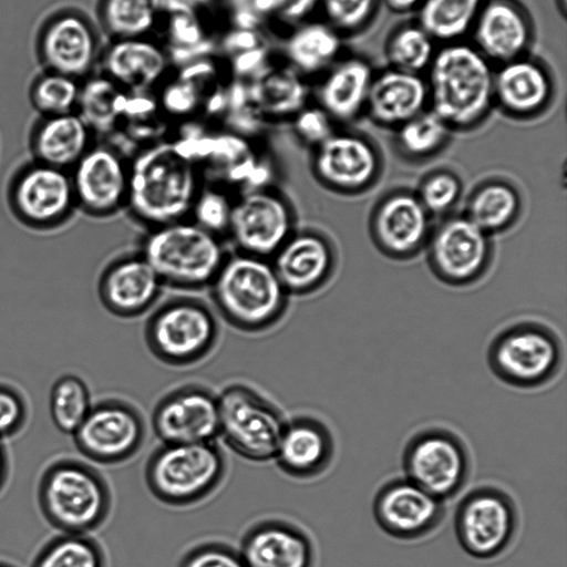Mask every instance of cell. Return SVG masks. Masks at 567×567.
Returning <instances> with one entry per match:
<instances>
[{
	"mask_svg": "<svg viewBox=\"0 0 567 567\" xmlns=\"http://www.w3.org/2000/svg\"><path fill=\"white\" fill-rule=\"evenodd\" d=\"M401 462L405 478L445 503L466 487L473 466L462 436L442 426L423 427L412 434Z\"/></svg>",
	"mask_w": 567,
	"mask_h": 567,
	"instance_id": "ba28073f",
	"label": "cell"
},
{
	"mask_svg": "<svg viewBox=\"0 0 567 567\" xmlns=\"http://www.w3.org/2000/svg\"><path fill=\"white\" fill-rule=\"evenodd\" d=\"M10 474V461L3 441L0 440V493L6 487Z\"/></svg>",
	"mask_w": 567,
	"mask_h": 567,
	"instance_id": "816d5d0a",
	"label": "cell"
},
{
	"mask_svg": "<svg viewBox=\"0 0 567 567\" xmlns=\"http://www.w3.org/2000/svg\"><path fill=\"white\" fill-rule=\"evenodd\" d=\"M334 455L330 427L318 417L300 415L286 422L274 460L288 476L310 480L329 470Z\"/></svg>",
	"mask_w": 567,
	"mask_h": 567,
	"instance_id": "cb8c5ba5",
	"label": "cell"
},
{
	"mask_svg": "<svg viewBox=\"0 0 567 567\" xmlns=\"http://www.w3.org/2000/svg\"><path fill=\"white\" fill-rule=\"evenodd\" d=\"M378 0H319L326 22L341 34L362 29L372 18Z\"/></svg>",
	"mask_w": 567,
	"mask_h": 567,
	"instance_id": "f6af8a7d",
	"label": "cell"
},
{
	"mask_svg": "<svg viewBox=\"0 0 567 567\" xmlns=\"http://www.w3.org/2000/svg\"><path fill=\"white\" fill-rule=\"evenodd\" d=\"M198 103V93L195 83L185 78L166 87L162 96V104L173 115L185 116L193 112Z\"/></svg>",
	"mask_w": 567,
	"mask_h": 567,
	"instance_id": "f907efd6",
	"label": "cell"
},
{
	"mask_svg": "<svg viewBox=\"0 0 567 567\" xmlns=\"http://www.w3.org/2000/svg\"><path fill=\"white\" fill-rule=\"evenodd\" d=\"M311 169L319 183L341 194H355L372 186L381 172V158L364 136L334 132L312 148Z\"/></svg>",
	"mask_w": 567,
	"mask_h": 567,
	"instance_id": "ac0fdd59",
	"label": "cell"
},
{
	"mask_svg": "<svg viewBox=\"0 0 567 567\" xmlns=\"http://www.w3.org/2000/svg\"><path fill=\"white\" fill-rule=\"evenodd\" d=\"M29 416L28 403L14 386L0 383V440L20 433Z\"/></svg>",
	"mask_w": 567,
	"mask_h": 567,
	"instance_id": "7dc6e473",
	"label": "cell"
},
{
	"mask_svg": "<svg viewBox=\"0 0 567 567\" xmlns=\"http://www.w3.org/2000/svg\"><path fill=\"white\" fill-rule=\"evenodd\" d=\"M519 210L520 197L511 184L488 181L473 192L464 215L489 235L511 226Z\"/></svg>",
	"mask_w": 567,
	"mask_h": 567,
	"instance_id": "836d02e7",
	"label": "cell"
},
{
	"mask_svg": "<svg viewBox=\"0 0 567 567\" xmlns=\"http://www.w3.org/2000/svg\"><path fill=\"white\" fill-rule=\"evenodd\" d=\"M203 176L198 164L174 142L150 144L128 161L125 208L148 228L186 219Z\"/></svg>",
	"mask_w": 567,
	"mask_h": 567,
	"instance_id": "6da1fadb",
	"label": "cell"
},
{
	"mask_svg": "<svg viewBox=\"0 0 567 567\" xmlns=\"http://www.w3.org/2000/svg\"><path fill=\"white\" fill-rule=\"evenodd\" d=\"M473 45L493 64L524 56L532 25L512 0H485L472 28Z\"/></svg>",
	"mask_w": 567,
	"mask_h": 567,
	"instance_id": "484cf974",
	"label": "cell"
},
{
	"mask_svg": "<svg viewBox=\"0 0 567 567\" xmlns=\"http://www.w3.org/2000/svg\"><path fill=\"white\" fill-rule=\"evenodd\" d=\"M127 92L101 73L81 81L76 113L92 132L106 131L123 115Z\"/></svg>",
	"mask_w": 567,
	"mask_h": 567,
	"instance_id": "8d00e7d4",
	"label": "cell"
},
{
	"mask_svg": "<svg viewBox=\"0 0 567 567\" xmlns=\"http://www.w3.org/2000/svg\"><path fill=\"white\" fill-rule=\"evenodd\" d=\"M239 555L246 567H313L315 546L298 526L281 519H267L244 535Z\"/></svg>",
	"mask_w": 567,
	"mask_h": 567,
	"instance_id": "d4e9b609",
	"label": "cell"
},
{
	"mask_svg": "<svg viewBox=\"0 0 567 567\" xmlns=\"http://www.w3.org/2000/svg\"><path fill=\"white\" fill-rule=\"evenodd\" d=\"M461 190L457 176L449 171H436L423 179L416 196L430 216L443 215L456 204Z\"/></svg>",
	"mask_w": 567,
	"mask_h": 567,
	"instance_id": "ee69618b",
	"label": "cell"
},
{
	"mask_svg": "<svg viewBox=\"0 0 567 567\" xmlns=\"http://www.w3.org/2000/svg\"><path fill=\"white\" fill-rule=\"evenodd\" d=\"M92 405L89 386L80 377L64 374L53 383L49 401L50 415L60 432L72 436Z\"/></svg>",
	"mask_w": 567,
	"mask_h": 567,
	"instance_id": "ab89813d",
	"label": "cell"
},
{
	"mask_svg": "<svg viewBox=\"0 0 567 567\" xmlns=\"http://www.w3.org/2000/svg\"><path fill=\"white\" fill-rule=\"evenodd\" d=\"M235 197L228 186L204 182L193 202L188 219L224 238L227 236Z\"/></svg>",
	"mask_w": 567,
	"mask_h": 567,
	"instance_id": "7bdbcfd3",
	"label": "cell"
},
{
	"mask_svg": "<svg viewBox=\"0 0 567 567\" xmlns=\"http://www.w3.org/2000/svg\"><path fill=\"white\" fill-rule=\"evenodd\" d=\"M519 511L504 488L484 484L468 491L454 513V533L461 548L480 560L494 559L515 542Z\"/></svg>",
	"mask_w": 567,
	"mask_h": 567,
	"instance_id": "9c48e42d",
	"label": "cell"
},
{
	"mask_svg": "<svg viewBox=\"0 0 567 567\" xmlns=\"http://www.w3.org/2000/svg\"><path fill=\"white\" fill-rule=\"evenodd\" d=\"M251 102L265 118H292L307 105V91L295 69L266 71L256 81Z\"/></svg>",
	"mask_w": 567,
	"mask_h": 567,
	"instance_id": "d6a6232c",
	"label": "cell"
},
{
	"mask_svg": "<svg viewBox=\"0 0 567 567\" xmlns=\"http://www.w3.org/2000/svg\"><path fill=\"white\" fill-rule=\"evenodd\" d=\"M34 51L42 70L82 81L92 74L99 62L100 37L85 12L75 7H62L40 23Z\"/></svg>",
	"mask_w": 567,
	"mask_h": 567,
	"instance_id": "5bb4252c",
	"label": "cell"
},
{
	"mask_svg": "<svg viewBox=\"0 0 567 567\" xmlns=\"http://www.w3.org/2000/svg\"><path fill=\"white\" fill-rule=\"evenodd\" d=\"M165 0H99L96 14L112 39L141 38L158 22Z\"/></svg>",
	"mask_w": 567,
	"mask_h": 567,
	"instance_id": "d590c367",
	"label": "cell"
},
{
	"mask_svg": "<svg viewBox=\"0 0 567 567\" xmlns=\"http://www.w3.org/2000/svg\"><path fill=\"white\" fill-rule=\"evenodd\" d=\"M485 0H422L417 23L436 41H461L472 31Z\"/></svg>",
	"mask_w": 567,
	"mask_h": 567,
	"instance_id": "e575fe53",
	"label": "cell"
},
{
	"mask_svg": "<svg viewBox=\"0 0 567 567\" xmlns=\"http://www.w3.org/2000/svg\"><path fill=\"white\" fill-rule=\"evenodd\" d=\"M488 234L465 215L445 218L429 237V258L445 282L465 285L477 279L491 257Z\"/></svg>",
	"mask_w": 567,
	"mask_h": 567,
	"instance_id": "d6986e66",
	"label": "cell"
},
{
	"mask_svg": "<svg viewBox=\"0 0 567 567\" xmlns=\"http://www.w3.org/2000/svg\"><path fill=\"white\" fill-rule=\"evenodd\" d=\"M486 361L502 383L536 390L550 384L560 373L564 350L559 338L539 324H518L493 339Z\"/></svg>",
	"mask_w": 567,
	"mask_h": 567,
	"instance_id": "52a82bcc",
	"label": "cell"
},
{
	"mask_svg": "<svg viewBox=\"0 0 567 567\" xmlns=\"http://www.w3.org/2000/svg\"><path fill=\"white\" fill-rule=\"evenodd\" d=\"M375 244L386 255L405 258L420 250L430 237V214L416 194L395 190L383 196L371 216Z\"/></svg>",
	"mask_w": 567,
	"mask_h": 567,
	"instance_id": "44dd1931",
	"label": "cell"
},
{
	"mask_svg": "<svg viewBox=\"0 0 567 567\" xmlns=\"http://www.w3.org/2000/svg\"><path fill=\"white\" fill-rule=\"evenodd\" d=\"M138 252L163 285L182 289L209 287L228 255L221 237L188 218L148 228Z\"/></svg>",
	"mask_w": 567,
	"mask_h": 567,
	"instance_id": "5b68a950",
	"label": "cell"
},
{
	"mask_svg": "<svg viewBox=\"0 0 567 567\" xmlns=\"http://www.w3.org/2000/svg\"><path fill=\"white\" fill-rule=\"evenodd\" d=\"M218 323L204 302L173 299L150 317L145 341L153 355L165 364L185 367L204 359L215 347Z\"/></svg>",
	"mask_w": 567,
	"mask_h": 567,
	"instance_id": "30bf717a",
	"label": "cell"
},
{
	"mask_svg": "<svg viewBox=\"0 0 567 567\" xmlns=\"http://www.w3.org/2000/svg\"><path fill=\"white\" fill-rule=\"evenodd\" d=\"M178 567H246L239 551L223 543H203L189 549Z\"/></svg>",
	"mask_w": 567,
	"mask_h": 567,
	"instance_id": "c3c4849f",
	"label": "cell"
},
{
	"mask_svg": "<svg viewBox=\"0 0 567 567\" xmlns=\"http://www.w3.org/2000/svg\"><path fill=\"white\" fill-rule=\"evenodd\" d=\"M81 81L53 71L42 70L29 86V101L39 116L76 112Z\"/></svg>",
	"mask_w": 567,
	"mask_h": 567,
	"instance_id": "b9f144b4",
	"label": "cell"
},
{
	"mask_svg": "<svg viewBox=\"0 0 567 567\" xmlns=\"http://www.w3.org/2000/svg\"><path fill=\"white\" fill-rule=\"evenodd\" d=\"M152 427L163 444L214 442L219 435L217 395L200 385L181 386L156 404Z\"/></svg>",
	"mask_w": 567,
	"mask_h": 567,
	"instance_id": "ffe728a7",
	"label": "cell"
},
{
	"mask_svg": "<svg viewBox=\"0 0 567 567\" xmlns=\"http://www.w3.org/2000/svg\"><path fill=\"white\" fill-rule=\"evenodd\" d=\"M427 107V86L422 74L394 68L374 73L365 113L375 123L396 128Z\"/></svg>",
	"mask_w": 567,
	"mask_h": 567,
	"instance_id": "f1b7e54d",
	"label": "cell"
},
{
	"mask_svg": "<svg viewBox=\"0 0 567 567\" xmlns=\"http://www.w3.org/2000/svg\"><path fill=\"white\" fill-rule=\"evenodd\" d=\"M395 130V144L399 151L413 159L426 158L441 151L452 131L429 107Z\"/></svg>",
	"mask_w": 567,
	"mask_h": 567,
	"instance_id": "60d3db41",
	"label": "cell"
},
{
	"mask_svg": "<svg viewBox=\"0 0 567 567\" xmlns=\"http://www.w3.org/2000/svg\"><path fill=\"white\" fill-rule=\"evenodd\" d=\"M94 143V133L76 112L39 116L28 137L32 159L65 171Z\"/></svg>",
	"mask_w": 567,
	"mask_h": 567,
	"instance_id": "83f0119b",
	"label": "cell"
},
{
	"mask_svg": "<svg viewBox=\"0 0 567 567\" xmlns=\"http://www.w3.org/2000/svg\"><path fill=\"white\" fill-rule=\"evenodd\" d=\"M209 287L224 319L246 332L275 326L288 303L289 295L271 260L239 251L227 255Z\"/></svg>",
	"mask_w": 567,
	"mask_h": 567,
	"instance_id": "3957f363",
	"label": "cell"
},
{
	"mask_svg": "<svg viewBox=\"0 0 567 567\" xmlns=\"http://www.w3.org/2000/svg\"><path fill=\"white\" fill-rule=\"evenodd\" d=\"M163 286L153 267L136 252L116 258L103 269L97 293L111 313L131 318L148 310L158 299Z\"/></svg>",
	"mask_w": 567,
	"mask_h": 567,
	"instance_id": "7402d4cb",
	"label": "cell"
},
{
	"mask_svg": "<svg viewBox=\"0 0 567 567\" xmlns=\"http://www.w3.org/2000/svg\"><path fill=\"white\" fill-rule=\"evenodd\" d=\"M291 121L296 137L311 150L336 132L334 121L319 105L303 106Z\"/></svg>",
	"mask_w": 567,
	"mask_h": 567,
	"instance_id": "bcb514c9",
	"label": "cell"
},
{
	"mask_svg": "<svg viewBox=\"0 0 567 567\" xmlns=\"http://www.w3.org/2000/svg\"><path fill=\"white\" fill-rule=\"evenodd\" d=\"M225 473V456L214 442L163 444L146 463L145 482L157 501L184 507L209 496Z\"/></svg>",
	"mask_w": 567,
	"mask_h": 567,
	"instance_id": "8992f818",
	"label": "cell"
},
{
	"mask_svg": "<svg viewBox=\"0 0 567 567\" xmlns=\"http://www.w3.org/2000/svg\"><path fill=\"white\" fill-rule=\"evenodd\" d=\"M318 3L319 0H251L255 12L287 23L302 21Z\"/></svg>",
	"mask_w": 567,
	"mask_h": 567,
	"instance_id": "681fc988",
	"label": "cell"
},
{
	"mask_svg": "<svg viewBox=\"0 0 567 567\" xmlns=\"http://www.w3.org/2000/svg\"><path fill=\"white\" fill-rule=\"evenodd\" d=\"M101 74L125 92H141L155 85L166 73L168 56L146 37L112 39L101 50Z\"/></svg>",
	"mask_w": 567,
	"mask_h": 567,
	"instance_id": "4316f807",
	"label": "cell"
},
{
	"mask_svg": "<svg viewBox=\"0 0 567 567\" xmlns=\"http://www.w3.org/2000/svg\"><path fill=\"white\" fill-rule=\"evenodd\" d=\"M217 400L218 436L225 444L251 462L274 460L287 422L280 410L243 384L226 386Z\"/></svg>",
	"mask_w": 567,
	"mask_h": 567,
	"instance_id": "8fae6325",
	"label": "cell"
},
{
	"mask_svg": "<svg viewBox=\"0 0 567 567\" xmlns=\"http://www.w3.org/2000/svg\"><path fill=\"white\" fill-rule=\"evenodd\" d=\"M295 230L293 207L275 187L236 195L227 231L236 251L270 259Z\"/></svg>",
	"mask_w": 567,
	"mask_h": 567,
	"instance_id": "4fadbf2b",
	"label": "cell"
},
{
	"mask_svg": "<svg viewBox=\"0 0 567 567\" xmlns=\"http://www.w3.org/2000/svg\"><path fill=\"white\" fill-rule=\"evenodd\" d=\"M76 208L105 218L126 206L128 159L113 145L95 142L70 169Z\"/></svg>",
	"mask_w": 567,
	"mask_h": 567,
	"instance_id": "2e32d148",
	"label": "cell"
},
{
	"mask_svg": "<svg viewBox=\"0 0 567 567\" xmlns=\"http://www.w3.org/2000/svg\"><path fill=\"white\" fill-rule=\"evenodd\" d=\"M553 82L537 61L520 56L494 70V103L516 117L540 113L549 103Z\"/></svg>",
	"mask_w": 567,
	"mask_h": 567,
	"instance_id": "f546056e",
	"label": "cell"
},
{
	"mask_svg": "<svg viewBox=\"0 0 567 567\" xmlns=\"http://www.w3.org/2000/svg\"><path fill=\"white\" fill-rule=\"evenodd\" d=\"M436 50V41L415 22L400 25L392 32L385 45V55L391 68L423 75Z\"/></svg>",
	"mask_w": 567,
	"mask_h": 567,
	"instance_id": "f35d334b",
	"label": "cell"
},
{
	"mask_svg": "<svg viewBox=\"0 0 567 567\" xmlns=\"http://www.w3.org/2000/svg\"><path fill=\"white\" fill-rule=\"evenodd\" d=\"M6 199L12 216L35 231H51L71 220L76 208L70 171L34 159L11 175Z\"/></svg>",
	"mask_w": 567,
	"mask_h": 567,
	"instance_id": "7c38bea8",
	"label": "cell"
},
{
	"mask_svg": "<svg viewBox=\"0 0 567 567\" xmlns=\"http://www.w3.org/2000/svg\"><path fill=\"white\" fill-rule=\"evenodd\" d=\"M425 73L429 109L451 130L476 126L494 104L493 65L472 43H444Z\"/></svg>",
	"mask_w": 567,
	"mask_h": 567,
	"instance_id": "7a4b0ae2",
	"label": "cell"
},
{
	"mask_svg": "<svg viewBox=\"0 0 567 567\" xmlns=\"http://www.w3.org/2000/svg\"><path fill=\"white\" fill-rule=\"evenodd\" d=\"M288 295H307L319 289L334 266L328 238L310 229H296L270 258Z\"/></svg>",
	"mask_w": 567,
	"mask_h": 567,
	"instance_id": "603a6c76",
	"label": "cell"
},
{
	"mask_svg": "<svg viewBox=\"0 0 567 567\" xmlns=\"http://www.w3.org/2000/svg\"><path fill=\"white\" fill-rule=\"evenodd\" d=\"M371 64L359 56L339 59L318 87V105L336 122H350L365 113L374 76Z\"/></svg>",
	"mask_w": 567,
	"mask_h": 567,
	"instance_id": "4dcf8cb0",
	"label": "cell"
},
{
	"mask_svg": "<svg viewBox=\"0 0 567 567\" xmlns=\"http://www.w3.org/2000/svg\"><path fill=\"white\" fill-rule=\"evenodd\" d=\"M386 6L396 12L411 11L417 9L422 0H384Z\"/></svg>",
	"mask_w": 567,
	"mask_h": 567,
	"instance_id": "f5cc1de1",
	"label": "cell"
},
{
	"mask_svg": "<svg viewBox=\"0 0 567 567\" xmlns=\"http://www.w3.org/2000/svg\"><path fill=\"white\" fill-rule=\"evenodd\" d=\"M38 504L44 519L60 533L89 535L107 519L112 495L97 470L80 460L62 457L41 474Z\"/></svg>",
	"mask_w": 567,
	"mask_h": 567,
	"instance_id": "277c9868",
	"label": "cell"
},
{
	"mask_svg": "<svg viewBox=\"0 0 567 567\" xmlns=\"http://www.w3.org/2000/svg\"><path fill=\"white\" fill-rule=\"evenodd\" d=\"M31 567H106V557L93 537L60 533L38 551Z\"/></svg>",
	"mask_w": 567,
	"mask_h": 567,
	"instance_id": "74e56055",
	"label": "cell"
},
{
	"mask_svg": "<svg viewBox=\"0 0 567 567\" xmlns=\"http://www.w3.org/2000/svg\"><path fill=\"white\" fill-rule=\"evenodd\" d=\"M341 49V33L326 21L301 24L286 45L291 68L300 74L324 73L339 60Z\"/></svg>",
	"mask_w": 567,
	"mask_h": 567,
	"instance_id": "1f68e13d",
	"label": "cell"
},
{
	"mask_svg": "<svg viewBox=\"0 0 567 567\" xmlns=\"http://www.w3.org/2000/svg\"><path fill=\"white\" fill-rule=\"evenodd\" d=\"M372 514L379 528L403 542L425 538L445 520V502L432 496L405 477L383 483L374 494Z\"/></svg>",
	"mask_w": 567,
	"mask_h": 567,
	"instance_id": "e0dca14e",
	"label": "cell"
},
{
	"mask_svg": "<svg viewBox=\"0 0 567 567\" xmlns=\"http://www.w3.org/2000/svg\"><path fill=\"white\" fill-rule=\"evenodd\" d=\"M0 567H14L8 563L0 561Z\"/></svg>",
	"mask_w": 567,
	"mask_h": 567,
	"instance_id": "db71d44e",
	"label": "cell"
},
{
	"mask_svg": "<svg viewBox=\"0 0 567 567\" xmlns=\"http://www.w3.org/2000/svg\"><path fill=\"white\" fill-rule=\"evenodd\" d=\"M145 434L144 419L135 406L107 399L92 405L72 437L84 457L113 465L134 456L142 447Z\"/></svg>",
	"mask_w": 567,
	"mask_h": 567,
	"instance_id": "9a60e30c",
	"label": "cell"
}]
</instances>
